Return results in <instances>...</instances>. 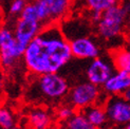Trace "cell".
<instances>
[{
	"label": "cell",
	"mask_w": 130,
	"mask_h": 129,
	"mask_svg": "<svg viewBox=\"0 0 130 129\" xmlns=\"http://www.w3.org/2000/svg\"><path fill=\"white\" fill-rule=\"evenodd\" d=\"M72 57L70 40L63 34L59 23H51L28 44L22 62L25 70L33 76L59 72Z\"/></svg>",
	"instance_id": "obj_1"
},
{
	"label": "cell",
	"mask_w": 130,
	"mask_h": 129,
	"mask_svg": "<svg viewBox=\"0 0 130 129\" xmlns=\"http://www.w3.org/2000/svg\"><path fill=\"white\" fill-rule=\"evenodd\" d=\"M69 90L68 79L59 72L33 75V79L25 88L24 99L37 105H58L67 98Z\"/></svg>",
	"instance_id": "obj_2"
},
{
	"label": "cell",
	"mask_w": 130,
	"mask_h": 129,
	"mask_svg": "<svg viewBox=\"0 0 130 129\" xmlns=\"http://www.w3.org/2000/svg\"><path fill=\"white\" fill-rule=\"evenodd\" d=\"M130 13V0L120 2L108 9L102 15L96 23V31L103 39L112 40L123 34L127 28V17Z\"/></svg>",
	"instance_id": "obj_3"
},
{
	"label": "cell",
	"mask_w": 130,
	"mask_h": 129,
	"mask_svg": "<svg viewBox=\"0 0 130 129\" xmlns=\"http://www.w3.org/2000/svg\"><path fill=\"white\" fill-rule=\"evenodd\" d=\"M12 28L18 43L25 50L28 44L44 28V24L37 15L33 1L28 2L21 15L13 21Z\"/></svg>",
	"instance_id": "obj_4"
},
{
	"label": "cell",
	"mask_w": 130,
	"mask_h": 129,
	"mask_svg": "<svg viewBox=\"0 0 130 129\" xmlns=\"http://www.w3.org/2000/svg\"><path fill=\"white\" fill-rule=\"evenodd\" d=\"M24 51L18 43L12 27L4 24L0 28V68L3 71L16 68L22 60Z\"/></svg>",
	"instance_id": "obj_5"
},
{
	"label": "cell",
	"mask_w": 130,
	"mask_h": 129,
	"mask_svg": "<svg viewBox=\"0 0 130 129\" xmlns=\"http://www.w3.org/2000/svg\"><path fill=\"white\" fill-rule=\"evenodd\" d=\"M40 21L45 25L59 23L71 11L74 0H32Z\"/></svg>",
	"instance_id": "obj_6"
},
{
	"label": "cell",
	"mask_w": 130,
	"mask_h": 129,
	"mask_svg": "<svg viewBox=\"0 0 130 129\" xmlns=\"http://www.w3.org/2000/svg\"><path fill=\"white\" fill-rule=\"evenodd\" d=\"M101 96L100 87L87 80L70 88L66 101L76 110H84L89 106L100 104Z\"/></svg>",
	"instance_id": "obj_7"
},
{
	"label": "cell",
	"mask_w": 130,
	"mask_h": 129,
	"mask_svg": "<svg viewBox=\"0 0 130 129\" xmlns=\"http://www.w3.org/2000/svg\"><path fill=\"white\" fill-rule=\"evenodd\" d=\"M104 106L109 124L123 127L130 122V102L126 101L122 95H111L106 100Z\"/></svg>",
	"instance_id": "obj_8"
},
{
	"label": "cell",
	"mask_w": 130,
	"mask_h": 129,
	"mask_svg": "<svg viewBox=\"0 0 130 129\" xmlns=\"http://www.w3.org/2000/svg\"><path fill=\"white\" fill-rule=\"evenodd\" d=\"M114 64L111 59H107L104 57H96L91 59L90 63L86 69L87 80L94 85L103 87L105 83L114 73Z\"/></svg>",
	"instance_id": "obj_9"
},
{
	"label": "cell",
	"mask_w": 130,
	"mask_h": 129,
	"mask_svg": "<svg viewBox=\"0 0 130 129\" xmlns=\"http://www.w3.org/2000/svg\"><path fill=\"white\" fill-rule=\"evenodd\" d=\"M71 52L77 59H93L100 56L101 49L97 42L87 35L79 36L70 40Z\"/></svg>",
	"instance_id": "obj_10"
},
{
	"label": "cell",
	"mask_w": 130,
	"mask_h": 129,
	"mask_svg": "<svg viewBox=\"0 0 130 129\" xmlns=\"http://www.w3.org/2000/svg\"><path fill=\"white\" fill-rule=\"evenodd\" d=\"M130 88V73L116 70L103 86L104 92L108 95H122Z\"/></svg>",
	"instance_id": "obj_11"
},
{
	"label": "cell",
	"mask_w": 130,
	"mask_h": 129,
	"mask_svg": "<svg viewBox=\"0 0 130 129\" xmlns=\"http://www.w3.org/2000/svg\"><path fill=\"white\" fill-rule=\"evenodd\" d=\"M51 121L49 111L41 106L32 107L27 112V125L29 129H48Z\"/></svg>",
	"instance_id": "obj_12"
},
{
	"label": "cell",
	"mask_w": 130,
	"mask_h": 129,
	"mask_svg": "<svg viewBox=\"0 0 130 129\" xmlns=\"http://www.w3.org/2000/svg\"><path fill=\"white\" fill-rule=\"evenodd\" d=\"M84 113L86 114V117L90 121V123L92 124L96 129L100 128H105L108 124V117L106 113V109L104 105L101 104H94L92 106H89L84 109Z\"/></svg>",
	"instance_id": "obj_13"
},
{
	"label": "cell",
	"mask_w": 130,
	"mask_h": 129,
	"mask_svg": "<svg viewBox=\"0 0 130 129\" xmlns=\"http://www.w3.org/2000/svg\"><path fill=\"white\" fill-rule=\"evenodd\" d=\"M86 9L90 12L91 19L96 22L100 19L102 13L120 3V0H82Z\"/></svg>",
	"instance_id": "obj_14"
},
{
	"label": "cell",
	"mask_w": 130,
	"mask_h": 129,
	"mask_svg": "<svg viewBox=\"0 0 130 129\" xmlns=\"http://www.w3.org/2000/svg\"><path fill=\"white\" fill-rule=\"evenodd\" d=\"M111 60L115 70L130 73V48H119L111 52Z\"/></svg>",
	"instance_id": "obj_15"
},
{
	"label": "cell",
	"mask_w": 130,
	"mask_h": 129,
	"mask_svg": "<svg viewBox=\"0 0 130 129\" xmlns=\"http://www.w3.org/2000/svg\"><path fill=\"white\" fill-rule=\"evenodd\" d=\"M64 129H96L83 110H77L68 121L63 122Z\"/></svg>",
	"instance_id": "obj_16"
},
{
	"label": "cell",
	"mask_w": 130,
	"mask_h": 129,
	"mask_svg": "<svg viewBox=\"0 0 130 129\" xmlns=\"http://www.w3.org/2000/svg\"><path fill=\"white\" fill-rule=\"evenodd\" d=\"M28 2V0H10V2L6 4V17L15 21L21 15Z\"/></svg>",
	"instance_id": "obj_17"
},
{
	"label": "cell",
	"mask_w": 130,
	"mask_h": 129,
	"mask_svg": "<svg viewBox=\"0 0 130 129\" xmlns=\"http://www.w3.org/2000/svg\"><path fill=\"white\" fill-rule=\"evenodd\" d=\"M16 126V117L8 106H0V129H11Z\"/></svg>",
	"instance_id": "obj_18"
},
{
	"label": "cell",
	"mask_w": 130,
	"mask_h": 129,
	"mask_svg": "<svg viewBox=\"0 0 130 129\" xmlns=\"http://www.w3.org/2000/svg\"><path fill=\"white\" fill-rule=\"evenodd\" d=\"M76 111L77 110L72 105H70L69 103H66V104H61L57 107L55 114H56L57 120H59L60 122L63 123V122L68 121Z\"/></svg>",
	"instance_id": "obj_19"
},
{
	"label": "cell",
	"mask_w": 130,
	"mask_h": 129,
	"mask_svg": "<svg viewBox=\"0 0 130 129\" xmlns=\"http://www.w3.org/2000/svg\"><path fill=\"white\" fill-rule=\"evenodd\" d=\"M4 84H5V78H4V73H3V70L0 68V98L3 93V90H4Z\"/></svg>",
	"instance_id": "obj_20"
},
{
	"label": "cell",
	"mask_w": 130,
	"mask_h": 129,
	"mask_svg": "<svg viewBox=\"0 0 130 129\" xmlns=\"http://www.w3.org/2000/svg\"><path fill=\"white\" fill-rule=\"evenodd\" d=\"M122 96H123V98H124L126 101L130 102V88H129V89H127L126 91L122 94Z\"/></svg>",
	"instance_id": "obj_21"
},
{
	"label": "cell",
	"mask_w": 130,
	"mask_h": 129,
	"mask_svg": "<svg viewBox=\"0 0 130 129\" xmlns=\"http://www.w3.org/2000/svg\"><path fill=\"white\" fill-rule=\"evenodd\" d=\"M125 42H126V46L130 48V31H128L125 35Z\"/></svg>",
	"instance_id": "obj_22"
},
{
	"label": "cell",
	"mask_w": 130,
	"mask_h": 129,
	"mask_svg": "<svg viewBox=\"0 0 130 129\" xmlns=\"http://www.w3.org/2000/svg\"><path fill=\"white\" fill-rule=\"evenodd\" d=\"M4 25V15H3V13L0 11V28L3 27Z\"/></svg>",
	"instance_id": "obj_23"
},
{
	"label": "cell",
	"mask_w": 130,
	"mask_h": 129,
	"mask_svg": "<svg viewBox=\"0 0 130 129\" xmlns=\"http://www.w3.org/2000/svg\"><path fill=\"white\" fill-rule=\"evenodd\" d=\"M127 30L130 31V13L128 14V17H127Z\"/></svg>",
	"instance_id": "obj_24"
},
{
	"label": "cell",
	"mask_w": 130,
	"mask_h": 129,
	"mask_svg": "<svg viewBox=\"0 0 130 129\" xmlns=\"http://www.w3.org/2000/svg\"><path fill=\"white\" fill-rule=\"evenodd\" d=\"M10 2V0H0V5H6Z\"/></svg>",
	"instance_id": "obj_25"
},
{
	"label": "cell",
	"mask_w": 130,
	"mask_h": 129,
	"mask_svg": "<svg viewBox=\"0 0 130 129\" xmlns=\"http://www.w3.org/2000/svg\"><path fill=\"white\" fill-rule=\"evenodd\" d=\"M124 129H130V122H129V123H128L127 125H125V126H124Z\"/></svg>",
	"instance_id": "obj_26"
},
{
	"label": "cell",
	"mask_w": 130,
	"mask_h": 129,
	"mask_svg": "<svg viewBox=\"0 0 130 129\" xmlns=\"http://www.w3.org/2000/svg\"><path fill=\"white\" fill-rule=\"evenodd\" d=\"M11 129H20V128L17 127V126H15V127H13V128H11Z\"/></svg>",
	"instance_id": "obj_27"
},
{
	"label": "cell",
	"mask_w": 130,
	"mask_h": 129,
	"mask_svg": "<svg viewBox=\"0 0 130 129\" xmlns=\"http://www.w3.org/2000/svg\"><path fill=\"white\" fill-rule=\"evenodd\" d=\"M100 129H108V128H106V127H105V128H100Z\"/></svg>",
	"instance_id": "obj_28"
}]
</instances>
